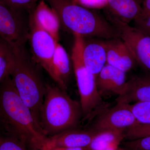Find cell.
Here are the masks:
<instances>
[{"mask_svg":"<svg viewBox=\"0 0 150 150\" xmlns=\"http://www.w3.org/2000/svg\"><path fill=\"white\" fill-rule=\"evenodd\" d=\"M0 126L1 133L16 138L28 148L46 149L48 137L19 95L10 75L0 84Z\"/></svg>","mask_w":150,"mask_h":150,"instance_id":"1","label":"cell"},{"mask_svg":"<svg viewBox=\"0 0 150 150\" xmlns=\"http://www.w3.org/2000/svg\"><path fill=\"white\" fill-rule=\"evenodd\" d=\"M56 12L60 27L74 35L105 40L120 38L116 28L96 12L72 0H45Z\"/></svg>","mask_w":150,"mask_h":150,"instance_id":"2","label":"cell"},{"mask_svg":"<svg viewBox=\"0 0 150 150\" xmlns=\"http://www.w3.org/2000/svg\"><path fill=\"white\" fill-rule=\"evenodd\" d=\"M25 45L14 47V61L10 76L19 95L40 126V109L46 83L40 71L41 67L33 59Z\"/></svg>","mask_w":150,"mask_h":150,"instance_id":"3","label":"cell"},{"mask_svg":"<svg viewBox=\"0 0 150 150\" xmlns=\"http://www.w3.org/2000/svg\"><path fill=\"white\" fill-rule=\"evenodd\" d=\"M81 115L80 104L58 86L46 83L40 116V127L43 134L50 137L72 129Z\"/></svg>","mask_w":150,"mask_h":150,"instance_id":"4","label":"cell"},{"mask_svg":"<svg viewBox=\"0 0 150 150\" xmlns=\"http://www.w3.org/2000/svg\"><path fill=\"white\" fill-rule=\"evenodd\" d=\"M71 60L79 93L82 116L86 118L93 112L102 101L96 83V77L88 70L84 63L83 49L84 38L74 35Z\"/></svg>","mask_w":150,"mask_h":150,"instance_id":"5","label":"cell"},{"mask_svg":"<svg viewBox=\"0 0 150 150\" xmlns=\"http://www.w3.org/2000/svg\"><path fill=\"white\" fill-rule=\"evenodd\" d=\"M28 22V40L30 44L31 56L33 60L43 68L54 80L53 58L57 42L41 27L33 15L32 11L29 13Z\"/></svg>","mask_w":150,"mask_h":150,"instance_id":"6","label":"cell"},{"mask_svg":"<svg viewBox=\"0 0 150 150\" xmlns=\"http://www.w3.org/2000/svg\"><path fill=\"white\" fill-rule=\"evenodd\" d=\"M0 1V36L14 47L24 45L29 39L28 16Z\"/></svg>","mask_w":150,"mask_h":150,"instance_id":"7","label":"cell"},{"mask_svg":"<svg viewBox=\"0 0 150 150\" xmlns=\"http://www.w3.org/2000/svg\"><path fill=\"white\" fill-rule=\"evenodd\" d=\"M119 32L136 62L150 71V36L135 27L111 18H106Z\"/></svg>","mask_w":150,"mask_h":150,"instance_id":"8","label":"cell"},{"mask_svg":"<svg viewBox=\"0 0 150 150\" xmlns=\"http://www.w3.org/2000/svg\"><path fill=\"white\" fill-rule=\"evenodd\" d=\"M138 123L130 109L129 104L117 103L115 106L98 118L92 130L96 131L106 130L125 131Z\"/></svg>","mask_w":150,"mask_h":150,"instance_id":"9","label":"cell"},{"mask_svg":"<svg viewBox=\"0 0 150 150\" xmlns=\"http://www.w3.org/2000/svg\"><path fill=\"white\" fill-rule=\"evenodd\" d=\"M107 64L127 72L133 69L136 59L127 45L120 38L104 40Z\"/></svg>","mask_w":150,"mask_h":150,"instance_id":"10","label":"cell"},{"mask_svg":"<svg viewBox=\"0 0 150 150\" xmlns=\"http://www.w3.org/2000/svg\"><path fill=\"white\" fill-rule=\"evenodd\" d=\"M142 0H108L104 8L106 18L129 24L143 13Z\"/></svg>","mask_w":150,"mask_h":150,"instance_id":"11","label":"cell"},{"mask_svg":"<svg viewBox=\"0 0 150 150\" xmlns=\"http://www.w3.org/2000/svg\"><path fill=\"white\" fill-rule=\"evenodd\" d=\"M97 131L93 130H75L71 129L48 137L46 149L55 147H86L91 142Z\"/></svg>","mask_w":150,"mask_h":150,"instance_id":"12","label":"cell"},{"mask_svg":"<svg viewBox=\"0 0 150 150\" xmlns=\"http://www.w3.org/2000/svg\"><path fill=\"white\" fill-rule=\"evenodd\" d=\"M96 83L99 92L112 93L119 96L126 88V73L106 64L97 77Z\"/></svg>","mask_w":150,"mask_h":150,"instance_id":"13","label":"cell"},{"mask_svg":"<svg viewBox=\"0 0 150 150\" xmlns=\"http://www.w3.org/2000/svg\"><path fill=\"white\" fill-rule=\"evenodd\" d=\"M84 63L88 70L97 77L107 64V55L104 40L84 39L83 49Z\"/></svg>","mask_w":150,"mask_h":150,"instance_id":"14","label":"cell"},{"mask_svg":"<svg viewBox=\"0 0 150 150\" xmlns=\"http://www.w3.org/2000/svg\"><path fill=\"white\" fill-rule=\"evenodd\" d=\"M117 103L130 104L146 101L150 102V76H134L127 81L125 91L118 96Z\"/></svg>","mask_w":150,"mask_h":150,"instance_id":"15","label":"cell"},{"mask_svg":"<svg viewBox=\"0 0 150 150\" xmlns=\"http://www.w3.org/2000/svg\"><path fill=\"white\" fill-rule=\"evenodd\" d=\"M32 11L41 27L51 35L56 42H59L60 22L55 11L45 0H41Z\"/></svg>","mask_w":150,"mask_h":150,"instance_id":"16","label":"cell"},{"mask_svg":"<svg viewBox=\"0 0 150 150\" xmlns=\"http://www.w3.org/2000/svg\"><path fill=\"white\" fill-rule=\"evenodd\" d=\"M53 66L54 81L60 88L66 91L67 82L71 73V64L67 51L59 42L56 43Z\"/></svg>","mask_w":150,"mask_h":150,"instance_id":"17","label":"cell"},{"mask_svg":"<svg viewBox=\"0 0 150 150\" xmlns=\"http://www.w3.org/2000/svg\"><path fill=\"white\" fill-rule=\"evenodd\" d=\"M124 131L119 130L97 131L88 148L89 150L117 149L124 139Z\"/></svg>","mask_w":150,"mask_h":150,"instance_id":"18","label":"cell"},{"mask_svg":"<svg viewBox=\"0 0 150 150\" xmlns=\"http://www.w3.org/2000/svg\"><path fill=\"white\" fill-rule=\"evenodd\" d=\"M14 58V47L0 36V84L10 75Z\"/></svg>","mask_w":150,"mask_h":150,"instance_id":"19","label":"cell"},{"mask_svg":"<svg viewBox=\"0 0 150 150\" xmlns=\"http://www.w3.org/2000/svg\"><path fill=\"white\" fill-rule=\"evenodd\" d=\"M129 107L138 123L150 124V102H135L129 104Z\"/></svg>","mask_w":150,"mask_h":150,"instance_id":"20","label":"cell"},{"mask_svg":"<svg viewBox=\"0 0 150 150\" xmlns=\"http://www.w3.org/2000/svg\"><path fill=\"white\" fill-rule=\"evenodd\" d=\"M149 136H150V124L139 123L124 131V138L128 140L137 139Z\"/></svg>","mask_w":150,"mask_h":150,"instance_id":"21","label":"cell"},{"mask_svg":"<svg viewBox=\"0 0 150 150\" xmlns=\"http://www.w3.org/2000/svg\"><path fill=\"white\" fill-rule=\"evenodd\" d=\"M0 150H30L14 137L0 132Z\"/></svg>","mask_w":150,"mask_h":150,"instance_id":"22","label":"cell"},{"mask_svg":"<svg viewBox=\"0 0 150 150\" xmlns=\"http://www.w3.org/2000/svg\"><path fill=\"white\" fill-rule=\"evenodd\" d=\"M11 8L20 12L29 13L35 6L37 0H0Z\"/></svg>","mask_w":150,"mask_h":150,"instance_id":"23","label":"cell"},{"mask_svg":"<svg viewBox=\"0 0 150 150\" xmlns=\"http://www.w3.org/2000/svg\"><path fill=\"white\" fill-rule=\"evenodd\" d=\"M124 145L129 150H150V136L129 140Z\"/></svg>","mask_w":150,"mask_h":150,"instance_id":"24","label":"cell"},{"mask_svg":"<svg viewBox=\"0 0 150 150\" xmlns=\"http://www.w3.org/2000/svg\"><path fill=\"white\" fill-rule=\"evenodd\" d=\"M134 22V27L150 36V15L142 13Z\"/></svg>","mask_w":150,"mask_h":150,"instance_id":"25","label":"cell"},{"mask_svg":"<svg viewBox=\"0 0 150 150\" xmlns=\"http://www.w3.org/2000/svg\"><path fill=\"white\" fill-rule=\"evenodd\" d=\"M75 4L88 8H104L108 0H72Z\"/></svg>","mask_w":150,"mask_h":150,"instance_id":"26","label":"cell"},{"mask_svg":"<svg viewBox=\"0 0 150 150\" xmlns=\"http://www.w3.org/2000/svg\"><path fill=\"white\" fill-rule=\"evenodd\" d=\"M142 9L144 14L150 15V0H144L142 2Z\"/></svg>","mask_w":150,"mask_h":150,"instance_id":"27","label":"cell"},{"mask_svg":"<svg viewBox=\"0 0 150 150\" xmlns=\"http://www.w3.org/2000/svg\"><path fill=\"white\" fill-rule=\"evenodd\" d=\"M48 150H89L88 147H55L48 149Z\"/></svg>","mask_w":150,"mask_h":150,"instance_id":"28","label":"cell"},{"mask_svg":"<svg viewBox=\"0 0 150 150\" xmlns=\"http://www.w3.org/2000/svg\"><path fill=\"white\" fill-rule=\"evenodd\" d=\"M30 150H42L38 149H30Z\"/></svg>","mask_w":150,"mask_h":150,"instance_id":"29","label":"cell"},{"mask_svg":"<svg viewBox=\"0 0 150 150\" xmlns=\"http://www.w3.org/2000/svg\"><path fill=\"white\" fill-rule=\"evenodd\" d=\"M105 150H117V149H106Z\"/></svg>","mask_w":150,"mask_h":150,"instance_id":"30","label":"cell"},{"mask_svg":"<svg viewBox=\"0 0 150 150\" xmlns=\"http://www.w3.org/2000/svg\"><path fill=\"white\" fill-rule=\"evenodd\" d=\"M1 132V126H0V132Z\"/></svg>","mask_w":150,"mask_h":150,"instance_id":"31","label":"cell"},{"mask_svg":"<svg viewBox=\"0 0 150 150\" xmlns=\"http://www.w3.org/2000/svg\"><path fill=\"white\" fill-rule=\"evenodd\" d=\"M142 1H144V0H142Z\"/></svg>","mask_w":150,"mask_h":150,"instance_id":"32","label":"cell"},{"mask_svg":"<svg viewBox=\"0 0 150 150\" xmlns=\"http://www.w3.org/2000/svg\"><path fill=\"white\" fill-rule=\"evenodd\" d=\"M149 76H150V75H149Z\"/></svg>","mask_w":150,"mask_h":150,"instance_id":"33","label":"cell"}]
</instances>
